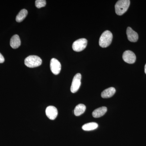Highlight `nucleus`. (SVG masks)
<instances>
[{"instance_id":"nucleus-1","label":"nucleus","mask_w":146,"mask_h":146,"mask_svg":"<svg viewBox=\"0 0 146 146\" xmlns=\"http://www.w3.org/2000/svg\"><path fill=\"white\" fill-rule=\"evenodd\" d=\"M130 1L129 0H119L115 5V12L117 15L121 16L123 15L129 7Z\"/></svg>"},{"instance_id":"nucleus-2","label":"nucleus","mask_w":146,"mask_h":146,"mask_svg":"<svg viewBox=\"0 0 146 146\" xmlns=\"http://www.w3.org/2000/svg\"><path fill=\"white\" fill-rule=\"evenodd\" d=\"M42 60L37 56L31 55L28 56L25 60V64L28 68H34L39 67L42 64Z\"/></svg>"},{"instance_id":"nucleus-3","label":"nucleus","mask_w":146,"mask_h":146,"mask_svg":"<svg viewBox=\"0 0 146 146\" xmlns=\"http://www.w3.org/2000/svg\"><path fill=\"white\" fill-rule=\"evenodd\" d=\"M112 34L109 31H106L102 34L100 38L99 45L102 48H106L112 42Z\"/></svg>"},{"instance_id":"nucleus-4","label":"nucleus","mask_w":146,"mask_h":146,"mask_svg":"<svg viewBox=\"0 0 146 146\" xmlns=\"http://www.w3.org/2000/svg\"><path fill=\"white\" fill-rule=\"evenodd\" d=\"M87 44V40L85 38H82L76 40L73 43L72 48L76 52H80L86 48Z\"/></svg>"},{"instance_id":"nucleus-5","label":"nucleus","mask_w":146,"mask_h":146,"mask_svg":"<svg viewBox=\"0 0 146 146\" xmlns=\"http://www.w3.org/2000/svg\"><path fill=\"white\" fill-rule=\"evenodd\" d=\"M81 75L78 73L74 76L71 86V91L72 93H75L79 89L81 85Z\"/></svg>"},{"instance_id":"nucleus-6","label":"nucleus","mask_w":146,"mask_h":146,"mask_svg":"<svg viewBox=\"0 0 146 146\" xmlns=\"http://www.w3.org/2000/svg\"><path fill=\"white\" fill-rule=\"evenodd\" d=\"M50 68L51 72L54 75H58L60 73L61 69L60 63L57 59L52 58L51 60Z\"/></svg>"},{"instance_id":"nucleus-7","label":"nucleus","mask_w":146,"mask_h":146,"mask_svg":"<svg viewBox=\"0 0 146 146\" xmlns=\"http://www.w3.org/2000/svg\"><path fill=\"white\" fill-rule=\"evenodd\" d=\"M123 58L126 63L133 64L136 61V56L131 51L126 50L123 54Z\"/></svg>"},{"instance_id":"nucleus-8","label":"nucleus","mask_w":146,"mask_h":146,"mask_svg":"<svg viewBox=\"0 0 146 146\" xmlns=\"http://www.w3.org/2000/svg\"><path fill=\"white\" fill-rule=\"evenodd\" d=\"M46 114L50 119L54 120L57 117L58 112L56 108L52 106H50L46 110Z\"/></svg>"},{"instance_id":"nucleus-9","label":"nucleus","mask_w":146,"mask_h":146,"mask_svg":"<svg viewBox=\"0 0 146 146\" xmlns=\"http://www.w3.org/2000/svg\"><path fill=\"white\" fill-rule=\"evenodd\" d=\"M127 38L130 42H135L138 41V33L134 31L130 27H128L127 29Z\"/></svg>"},{"instance_id":"nucleus-10","label":"nucleus","mask_w":146,"mask_h":146,"mask_svg":"<svg viewBox=\"0 0 146 146\" xmlns=\"http://www.w3.org/2000/svg\"><path fill=\"white\" fill-rule=\"evenodd\" d=\"M11 46L13 49L18 48L21 45V41L19 36L18 35H13L10 40Z\"/></svg>"},{"instance_id":"nucleus-11","label":"nucleus","mask_w":146,"mask_h":146,"mask_svg":"<svg viewBox=\"0 0 146 146\" xmlns=\"http://www.w3.org/2000/svg\"><path fill=\"white\" fill-rule=\"evenodd\" d=\"M107 111V108L103 106L94 110L92 113V115L94 118L100 117L104 115Z\"/></svg>"},{"instance_id":"nucleus-12","label":"nucleus","mask_w":146,"mask_h":146,"mask_svg":"<svg viewBox=\"0 0 146 146\" xmlns=\"http://www.w3.org/2000/svg\"><path fill=\"white\" fill-rule=\"evenodd\" d=\"M115 92L116 89L114 87H110L102 92L101 96L103 98H108L112 97L115 94Z\"/></svg>"},{"instance_id":"nucleus-13","label":"nucleus","mask_w":146,"mask_h":146,"mask_svg":"<svg viewBox=\"0 0 146 146\" xmlns=\"http://www.w3.org/2000/svg\"><path fill=\"white\" fill-rule=\"evenodd\" d=\"M86 106L83 104L77 105L74 110V113L76 116H79L83 114L86 110Z\"/></svg>"},{"instance_id":"nucleus-14","label":"nucleus","mask_w":146,"mask_h":146,"mask_svg":"<svg viewBox=\"0 0 146 146\" xmlns=\"http://www.w3.org/2000/svg\"><path fill=\"white\" fill-rule=\"evenodd\" d=\"M98 127V124L95 122H91L88 123L84 125L82 127L83 130L86 131L94 130L96 129Z\"/></svg>"},{"instance_id":"nucleus-15","label":"nucleus","mask_w":146,"mask_h":146,"mask_svg":"<svg viewBox=\"0 0 146 146\" xmlns=\"http://www.w3.org/2000/svg\"><path fill=\"white\" fill-rule=\"evenodd\" d=\"M27 14L28 11L27 9H22L16 16V21L18 23H21L25 18Z\"/></svg>"},{"instance_id":"nucleus-16","label":"nucleus","mask_w":146,"mask_h":146,"mask_svg":"<svg viewBox=\"0 0 146 146\" xmlns=\"http://www.w3.org/2000/svg\"><path fill=\"white\" fill-rule=\"evenodd\" d=\"M35 6L37 8L44 7L46 5V1L45 0H36L35 2Z\"/></svg>"},{"instance_id":"nucleus-17","label":"nucleus","mask_w":146,"mask_h":146,"mask_svg":"<svg viewBox=\"0 0 146 146\" xmlns=\"http://www.w3.org/2000/svg\"><path fill=\"white\" fill-rule=\"evenodd\" d=\"M5 61V58L0 53V63H3Z\"/></svg>"},{"instance_id":"nucleus-18","label":"nucleus","mask_w":146,"mask_h":146,"mask_svg":"<svg viewBox=\"0 0 146 146\" xmlns=\"http://www.w3.org/2000/svg\"><path fill=\"white\" fill-rule=\"evenodd\" d=\"M145 74H146V64H145Z\"/></svg>"}]
</instances>
